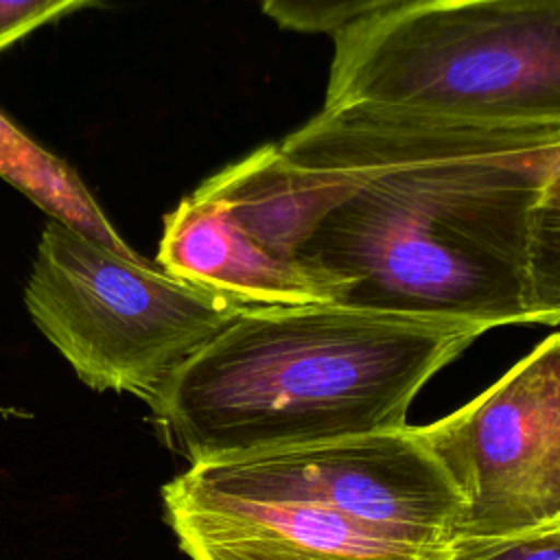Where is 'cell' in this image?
I'll return each instance as SVG.
<instances>
[{"mask_svg":"<svg viewBox=\"0 0 560 560\" xmlns=\"http://www.w3.org/2000/svg\"><path fill=\"white\" fill-rule=\"evenodd\" d=\"M24 304L83 385L147 402L249 306L52 219L42 228Z\"/></svg>","mask_w":560,"mask_h":560,"instance_id":"cell-4","label":"cell"},{"mask_svg":"<svg viewBox=\"0 0 560 560\" xmlns=\"http://www.w3.org/2000/svg\"><path fill=\"white\" fill-rule=\"evenodd\" d=\"M164 518L190 560H442L429 547L308 499L162 488Z\"/></svg>","mask_w":560,"mask_h":560,"instance_id":"cell-8","label":"cell"},{"mask_svg":"<svg viewBox=\"0 0 560 560\" xmlns=\"http://www.w3.org/2000/svg\"><path fill=\"white\" fill-rule=\"evenodd\" d=\"M442 560H560V523L516 536L451 542Z\"/></svg>","mask_w":560,"mask_h":560,"instance_id":"cell-11","label":"cell"},{"mask_svg":"<svg viewBox=\"0 0 560 560\" xmlns=\"http://www.w3.org/2000/svg\"><path fill=\"white\" fill-rule=\"evenodd\" d=\"M182 483L238 497L308 499L429 547H448L462 499L420 427L190 464Z\"/></svg>","mask_w":560,"mask_h":560,"instance_id":"cell-7","label":"cell"},{"mask_svg":"<svg viewBox=\"0 0 560 560\" xmlns=\"http://www.w3.org/2000/svg\"><path fill=\"white\" fill-rule=\"evenodd\" d=\"M0 177L39 206L48 219L112 252L136 256L74 168L31 138L0 109Z\"/></svg>","mask_w":560,"mask_h":560,"instance_id":"cell-9","label":"cell"},{"mask_svg":"<svg viewBox=\"0 0 560 560\" xmlns=\"http://www.w3.org/2000/svg\"><path fill=\"white\" fill-rule=\"evenodd\" d=\"M409 2L413 0H260V9L287 31L335 35L359 20Z\"/></svg>","mask_w":560,"mask_h":560,"instance_id":"cell-10","label":"cell"},{"mask_svg":"<svg viewBox=\"0 0 560 560\" xmlns=\"http://www.w3.org/2000/svg\"><path fill=\"white\" fill-rule=\"evenodd\" d=\"M92 0H0V55L20 39Z\"/></svg>","mask_w":560,"mask_h":560,"instance_id":"cell-12","label":"cell"},{"mask_svg":"<svg viewBox=\"0 0 560 560\" xmlns=\"http://www.w3.org/2000/svg\"><path fill=\"white\" fill-rule=\"evenodd\" d=\"M332 42L322 107L560 122V0H413Z\"/></svg>","mask_w":560,"mask_h":560,"instance_id":"cell-3","label":"cell"},{"mask_svg":"<svg viewBox=\"0 0 560 560\" xmlns=\"http://www.w3.org/2000/svg\"><path fill=\"white\" fill-rule=\"evenodd\" d=\"M462 499L451 542L560 523V335L457 411L420 427Z\"/></svg>","mask_w":560,"mask_h":560,"instance_id":"cell-6","label":"cell"},{"mask_svg":"<svg viewBox=\"0 0 560 560\" xmlns=\"http://www.w3.org/2000/svg\"><path fill=\"white\" fill-rule=\"evenodd\" d=\"M278 149L322 186L302 258L335 302L483 330L560 322V122L343 105Z\"/></svg>","mask_w":560,"mask_h":560,"instance_id":"cell-1","label":"cell"},{"mask_svg":"<svg viewBox=\"0 0 560 560\" xmlns=\"http://www.w3.org/2000/svg\"><path fill=\"white\" fill-rule=\"evenodd\" d=\"M483 332L339 302L249 304L149 400L151 420L190 464L396 431Z\"/></svg>","mask_w":560,"mask_h":560,"instance_id":"cell-2","label":"cell"},{"mask_svg":"<svg viewBox=\"0 0 560 560\" xmlns=\"http://www.w3.org/2000/svg\"><path fill=\"white\" fill-rule=\"evenodd\" d=\"M324 206L322 186L265 144L223 166L166 217L155 262L247 304L335 302L302 258Z\"/></svg>","mask_w":560,"mask_h":560,"instance_id":"cell-5","label":"cell"}]
</instances>
